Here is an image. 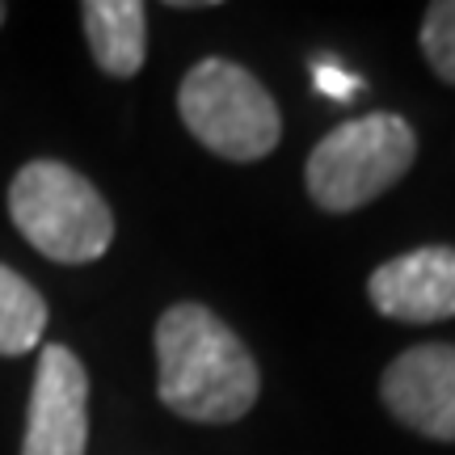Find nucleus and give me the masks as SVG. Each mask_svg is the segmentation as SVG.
<instances>
[{
    "label": "nucleus",
    "mask_w": 455,
    "mask_h": 455,
    "mask_svg": "<svg viewBox=\"0 0 455 455\" xmlns=\"http://www.w3.org/2000/svg\"><path fill=\"white\" fill-rule=\"evenodd\" d=\"M261 375L244 341L203 304H173L156 321V392L186 422H236L258 401Z\"/></svg>",
    "instance_id": "obj_1"
},
{
    "label": "nucleus",
    "mask_w": 455,
    "mask_h": 455,
    "mask_svg": "<svg viewBox=\"0 0 455 455\" xmlns=\"http://www.w3.org/2000/svg\"><path fill=\"white\" fill-rule=\"evenodd\" d=\"M17 232L51 261H98L114 241V215L98 186L64 161H30L9 186Z\"/></svg>",
    "instance_id": "obj_2"
},
{
    "label": "nucleus",
    "mask_w": 455,
    "mask_h": 455,
    "mask_svg": "<svg viewBox=\"0 0 455 455\" xmlns=\"http://www.w3.org/2000/svg\"><path fill=\"white\" fill-rule=\"evenodd\" d=\"M418 161V135L401 114H363L312 148L304 181L321 212H358L388 195Z\"/></svg>",
    "instance_id": "obj_3"
},
{
    "label": "nucleus",
    "mask_w": 455,
    "mask_h": 455,
    "mask_svg": "<svg viewBox=\"0 0 455 455\" xmlns=\"http://www.w3.org/2000/svg\"><path fill=\"white\" fill-rule=\"evenodd\" d=\"M178 110L186 131L224 161H261L283 135L275 98L261 89L249 68L232 60H198L178 89Z\"/></svg>",
    "instance_id": "obj_4"
},
{
    "label": "nucleus",
    "mask_w": 455,
    "mask_h": 455,
    "mask_svg": "<svg viewBox=\"0 0 455 455\" xmlns=\"http://www.w3.org/2000/svg\"><path fill=\"white\" fill-rule=\"evenodd\" d=\"M89 443V375L68 346H43L30 392L21 455H84Z\"/></svg>",
    "instance_id": "obj_5"
},
{
    "label": "nucleus",
    "mask_w": 455,
    "mask_h": 455,
    "mask_svg": "<svg viewBox=\"0 0 455 455\" xmlns=\"http://www.w3.org/2000/svg\"><path fill=\"white\" fill-rule=\"evenodd\" d=\"M379 396L401 426L455 443V346H413L388 363Z\"/></svg>",
    "instance_id": "obj_6"
},
{
    "label": "nucleus",
    "mask_w": 455,
    "mask_h": 455,
    "mask_svg": "<svg viewBox=\"0 0 455 455\" xmlns=\"http://www.w3.org/2000/svg\"><path fill=\"white\" fill-rule=\"evenodd\" d=\"M371 308L401 325H435L455 316V249L426 244L384 261L367 283Z\"/></svg>",
    "instance_id": "obj_7"
},
{
    "label": "nucleus",
    "mask_w": 455,
    "mask_h": 455,
    "mask_svg": "<svg viewBox=\"0 0 455 455\" xmlns=\"http://www.w3.org/2000/svg\"><path fill=\"white\" fill-rule=\"evenodd\" d=\"M84 38L93 64L110 76H135L148 55V9L140 0H84Z\"/></svg>",
    "instance_id": "obj_8"
},
{
    "label": "nucleus",
    "mask_w": 455,
    "mask_h": 455,
    "mask_svg": "<svg viewBox=\"0 0 455 455\" xmlns=\"http://www.w3.org/2000/svg\"><path fill=\"white\" fill-rule=\"evenodd\" d=\"M47 329V299L0 261V355H30Z\"/></svg>",
    "instance_id": "obj_9"
},
{
    "label": "nucleus",
    "mask_w": 455,
    "mask_h": 455,
    "mask_svg": "<svg viewBox=\"0 0 455 455\" xmlns=\"http://www.w3.org/2000/svg\"><path fill=\"white\" fill-rule=\"evenodd\" d=\"M422 55L439 81L455 84V0H435L422 17Z\"/></svg>",
    "instance_id": "obj_10"
},
{
    "label": "nucleus",
    "mask_w": 455,
    "mask_h": 455,
    "mask_svg": "<svg viewBox=\"0 0 455 455\" xmlns=\"http://www.w3.org/2000/svg\"><path fill=\"white\" fill-rule=\"evenodd\" d=\"M316 89L325 93V98H333V101H350L358 93V76H350V72H341L333 60H316Z\"/></svg>",
    "instance_id": "obj_11"
},
{
    "label": "nucleus",
    "mask_w": 455,
    "mask_h": 455,
    "mask_svg": "<svg viewBox=\"0 0 455 455\" xmlns=\"http://www.w3.org/2000/svg\"><path fill=\"white\" fill-rule=\"evenodd\" d=\"M0 26H4V4H0Z\"/></svg>",
    "instance_id": "obj_12"
}]
</instances>
